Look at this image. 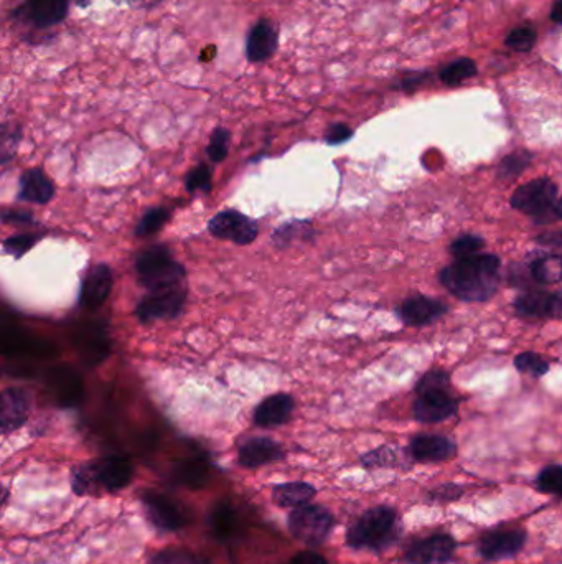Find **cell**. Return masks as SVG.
Returning <instances> with one entry per match:
<instances>
[{
  "label": "cell",
  "mask_w": 562,
  "mask_h": 564,
  "mask_svg": "<svg viewBox=\"0 0 562 564\" xmlns=\"http://www.w3.org/2000/svg\"><path fill=\"white\" fill-rule=\"evenodd\" d=\"M500 266V259L493 254L457 259L442 271V286L462 301H487L497 292Z\"/></svg>",
  "instance_id": "obj_1"
},
{
  "label": "cell",
  "mask_w": 562,
  "mask_h": 564,
  "mask_svg": "<svg viewBox=\"0 0 562 564\" xmlns=\"http://www.w3.org/2000/svg\"><path fill=\"white\" fill-rule=\"evenodd\" d=\"M132 472L126 457H103L71 470V487L76 495L114 494L131 484Z\"/></svg>",
  "instance_id": "obj_2"
},
{
  "label": "cell",
  "mask_w": 562,
  "mask_h": 564,
  "mask_svg": "<svg viewBox=\"0 0 562 564\" xmlns=\"http://www.w3.org/2000/svg\"><path fill=\"white\" fill-rule=\"evenodd\" d=\"M399 535L398 512L380 505L361 513L348 527L347 545L356 551H383L393 545Z\"/></svg>",
  "instance_id": "obj_3"
},
{
  "label": "cell",
  "mask_w": 562,
  "mask_h": 564,
  "mask_svg": "<svg viewBox=\"0 0 562 564\" xmlns=\"http://www.w3.org/2000/svg\"><path fill=\"white\" fill-rule=\"evenodd\" d=\"M136 273L139 284L147 291H160L169 287L183 286L187 271L172 258L169 248L164 245L150 246L136 259Z\"/></svg>",
  "instance_id": "obj_4"
},
{
  "label": "cell",
  "mask_w": 562,
  "mask_h": 564,
  "mask_svg": "<svg viewBox=\"0 0 562 564\" xmlns=\"http://www.w3.org/2000/svg\"><path fill=\"white\" fill-rule=\"evenodd\" d=\"M289 532L300 543L315 548L324 545L335 527V517L322 505L307 503L304 507L294 508L287 517Z\"/></svg>",
  "instance_id": "obj_5"
},
{
  "label": "cell",
  "mask_w": 562,
  "mask_h": 564,
  "mask_svg": "<svg viewBox=\"0 0 562 564\" xmlns=\"http://www.w3.org/2000/svg\"><path fill=\"white\" fill-rule=\"evenodd\" d=\"M187 301V287H169L152 291L137 304L136 315L144 324L155 320L175 319Z\"/></svg>",
  "instance_id": "obj_6"
},
{
  "label": "cell",
  "mask_w": 562,
  "mask_h": 564,
  "mask_svg": "<svg viewBox=\"0 0 562 564\" xmlns=\"http://www.w3.org/2000/svg\"><path fill=\"white\" fill-rule=\"evenodd\" d=\"M70 2L71 0H24L14 10L12 17L32 29H52L66 19Z\"/></svg>",
  "instance_id": "obj_7"
},
{
  "label": "cell",
  "mask_w": 562,
  "mask_h": 564,
  "mask_svg": "<svg viewBox=\"0 0 562 564\" xmlns=\"http://www.w3.org/2000/svg\"><path fill=\"white\" fill-rule=\"evenodd\" d=\"M208 231L218 240L233 241L236 245L246 246L258 238L259 228L258 223L246 217L244 213L225 210L211 218Z\"/></svg>",
  "instance_id": "obj_8"
},
{
  "label": "cell",
  "mask_w": 562,
  "mask_h": 564,
  "mask_svg": "<svg viewBox=\"0 0 562 564\" xmlns=\"http://www.w3.org/2000/svg\"><path fill=\"white\" fill-rule=\"evenodd\" d=\"M556 195H558V187L554 182L543 177L521 185L513 193L511 205L531 217H543L544 213H548L549 208L553 207Z\"/></svg>",
  "instance_id": "obj_9"
},
{
  "label": "cell",
  "mask_w": 562,
  "mask_h": 564,
  "mask_svg": "<svg viewBox=\"0 0 562 564\" xmlns=\"http://www.w3.org/2000/svg\"><path fill=\"white\" fill-rule=\"evenodd\" d=\"M455 548L457 543L452 536L436 533L424 540L414 541L406 550L404 560L409 564H445L454 558Z\"/></svg>",
  "instance_id": "obj_10"
},
{
  "label": "cell",
  "mask_w": 562,
  "mask_h": 564,
  "mask_svg": "<svg viewBox=\"0 0 562 564\" xmlns=\"http://www.w3.org/2000/svg\"><path fill=\"white\" fill-rule=\"evenodd\" d=\"M32 393L25 388H5L0 401V426L9 434L22 428L32 411Z\"/></svg>",
  "instance_id": "obj_11"
},
{
  "label": "cell",
  "mask_w": 562,
  "mask_h": 564,
  "mask_svg": "<svg viewBox=\"0 0 562 564\" xmlns=\"http://www.w3.org/2000/svg\"><path fill=\"white\" fill-rule=\"evenodd\" d=\"M142 503H144L147 520L160 532H175L187 522L177 503L172 502L165 495L147 492Z\"/></svg>",
  "instance_id": "obj_12"
},
{
  "label": "cell",
  "mask_w": 562,
  "mask_h": 564,
  "mask_svg": "<svg viewBox=\"0 0 562 564\" xmlns=\"http://www.w3.org/2000/svg\"><path fill=\"white\" fill-rule=\"evenodd\" d=\"M526 543L525 530H502L483 536L478 553L483 560L502 561L518 555Z\"/></svg>",
  "instance_id": "obj_13"
},
{
  "label": "cell",
  "mask_w": 562,
  "mask_h": 564,
  "mask_svg": "<svg viewBox=\"0 0 562 564\" xmlns=\"http://www.w3.org/2000/svg\"><path fill=\"white\" fill-rule=\"evenodd\" d=\"M279 48V27L276 22L261 19L249 29L246 38V58L251 63H264L274 57Z\"/></svg>",
  "instance_id": "obj_14"
},
{
  "label": "cell",
  "mask_w": 562,
  "mask_h": 564,
  "mask_svg": "<svg viewBox=\"0 0 562 564\" xmlns=\"http://www.w3.org/2000/svg\"><path fill=\"white\" fill-rule=\"evenodd\" d=\"M286 452L279 442L271 438H249L238 447L239 466L244 469H259L284 459Z\"/></svg>",
  "instance_id": "obj_15"
},
{
  "label": "cell",
  "mask_w": 562,
  "mask_h": 564,
  "mask_svg": "<svg viewBox=\"0 0 562 564\" xmlns=\"http://www.w3.org/2000/svg\"><path fill=\"white\" fill-rule=\"evenodd\" d=\"M294 408L296 401L287 393L269 396L254 409V424L264 429L279 428L291 421Z\"/></svg>",
  "instance_id": "obj_16"
},
{
  "label": "cell",
  "mask_w": 562,
  "mask_h": 564,
  "mask_svg": "<svg viewBox=\"0 0 562 564\" xmlns=\"http://www.w3.org/2000/svg\"><path fill=\"white\" fill-rule=\"evenodd\" d=\"M113 289V273L108 264H98L89 269L83 286H81L80 302L86 309H98L108 301L109 294Z\"/></svg>",
  "instance_id": "obj_17"
},
{
  "label": "cell",
  "mask_w": 562,
  "mask_h": 564,
  "mask_svg": "<svg viewBox=\"0 0 562 564\" xmlns=\"http://www.w3.org/2000/svg\"><path fill=\"white\" fill-rule=\"evenodd\" d=\"M459 409V403L447 391L421 395L414 403V418L421 423H441L450 416H454Z\"/></svg>",
  "instance_id": "obj_18"
},
{
  "label": "cell",
  "mask_w": 562,
  "mask_h": 564,
  "mask_svg": "<svg viewBox=\"0 0 562 564\" xmlns=\"http://www.w3.org/2000/svg\"><path fill=\"white\" fill-rule=\"evenodd\" d=\"M409 452L417 462H445L457 454V444L444 436L422 434L413 439Z\"/></svg>",
  "instance_id": "obj_19"
},
{
  "label": "cell",
  "mask_w": 562,
  "mask_h": 564,
  "mask_svg": "<svg viewBox=\"0 0 562 564\" xmlns=\"http://www.w3.org/2000/svg\"><path fill=\"white\" fill-rule=\"evenodd\" d=\"M447 311L442 302L429 297L417 296L399 306V317L408 325H426L439 319Z\"/></svg>",
  "instance_id": "obj_20"
},
{
  "label": "cell",
  "mask_w": 562,
  "mask_h": 564,
  "mask_svg": "<svg viewBox=\"0 0 562 564\" xmlns=\"http://www.w3.org/2000/svg\"><path fill=\"white\" fill-rule=\"evenodd\" d=\"M53 195H55V188H53L52 180L48 179V175L42 169L27 170L20 177V200L45 205L52 200Z\"/></svg>",
  "instance_id": "obj_21"
},
{
  "label": "cell",
  "mask_w": 562,
  "mask_h": 564,
  "mask_svg": "<svg viewBox=\"0 0 562 564\" xmlns=\"http://www.w3.org/2000/svg\"><path fill=\"white\" fill-rule=\"evenodd\" d=\"M516 312L530 319H544L558 315L556 294L543 291H530L521 294L515 302Z\"/></svg>",
  "instance_id": "obj_22"
},
{
  "label": "cell",
  "mask_w": 562,
  "mask_h": 564,
  "mask_svg": "<svg viewBox=\"0 0 562 564\" xmlns=\"http://www.w3.org/2000/svg\"><path fill=\"white\" fill-rule=\"evenodd\" d=\"M317 495L314 485L307 482H287V484L274 485L272 500L277 507L299 508L304 507Z\"/></svg>",
  "instance_id": "obj_23"
},
{
  "label": "cell",
  "mask_w": 562,
  "mask_h": 564,
  "mask_svg": "<svg viewBox=\"0 0 562 564\" xmlns=\"http://www.w3.org/2000/svg\"><path fill=\"white\" fill-rule=\"evenodd\" d=\"M531 276L541 284H556L562 281V254H546L531 266Z\"/></svg>",
  "instance_id": "obj_24"
},
{
  "label": "cell",
  "mask_w": 562,
  "mask_h": 564,
  "mask_svg": "<svg viewBox=\"0 0 562 564\" xmlns=\"http://www.w3.org/2000/svg\"><path fill=\"white\" fill-rule=\"evenodd\" d=\"M475 73H477V65H475L474 60L460 58V60H455V62L442 68L439 78L444 81L445 85L457 86L470 80L472 76H475Z\"/></svg>",
  "instance_id": "obj_25"
},
{
  "label": "cell",
  "mask_w": 562,
  "mask_h": 564,
  "mask_svg": "<svg viewBox=\"0 0 562 564\" xmlns=\"http://www.w3.org/2000/svg\"><path fill=\"white\" fill-rule=\"evenodd\" d=\"M170 212L164 207H155L147 210L144 215H142L141 220L136 226V235L141 236H152L157 233V231L164 228L165 223L169 221Z\"/></svg>",
  "instance_id": "obj_26"
},
{
  "label": "cell",
  "mask_w": 562,
  "mask_h": 564,
  "mask_svg": "<svg viewBox=\"0 0 562 564\" xmlns=\"http://www.w3.org/2000/svg\"><path fill=\"white\" fill-rule=\"evenodd\" d=\"M531 156L530 152L518 151L511 156L505 157L500 164V169H498V177L502 179H516L521 172H525L526 167L530 165Z\"/></svg>",
  "instance_id": "obj_27"
},
{
  "label": "cell",
  "mask_w": 562,
  "mask_h": 564,
  "mask_svg": "<svg viewBox=\"0 0 562 564\" xmlns=\"http://www.w3.org/2000/svg\"><path fill=\"white\" fill-rule=\"evenodd\" d=\"M536 487L543 494L562 495V466L544 467L536 479Z\"/></svg>",
  "instance_id": "obj_28"
},
{
  "label": "cell",
  "mask_w": 562,
  "mask_h": 564,
  "mask_svg": "<svg viewBox=\"0 0 562 564\" xmlns=\"http://www.w3.org/2000/svg\"><path fill=\"white\" fill-rule=\"evenodd\" d=\"M538 33L530 25H521L518 29L511 30L506 37V47L515 50V52H530L536 43Z\"/></svg>",
  "instance_id": "obj_29"
},
{
  "label": "cell",
  "mask_w": 562,
  "mask_h": 564,
  "mask_svg": "<svg viewBox=\"0 0 562 564\" xmlns=\"http://www.w3.org/2000/svg\"><path fill=\"white\" fill-rule=\"evenodd\" d=\"M231 134L225 127H218L213 131L210 137V144L207 147V154L211 162L220 164L221 160H225L230 151Z\"/></svg>",
  "instance_id": "obj_30"
},
{
  "label": "cell",
  "mask_w": 562,
  "mask_h": 564,
  "mask_svg": "<svg viewBox=\"0 0 562 564\" xmlns=\"http://www.w3.org/2000/svg\"><path fill=\"white\" fill-rule=\"evenodd\" d=\"M450 380L447 373L442 370H432L422 376L421 381L417 383V395H429V393H442L449 388Z\"/></svg>",
  "instance_id": "obj_31"
},
{
  "label": "cell",
  "mask_w": 562,
  "mask_h": 564,
  "mask_svg": "<svg viewBox=\"0 0 562 564\" xmlns=\"http://www.w3.org/2000/svg\"><path fill=\"white\" fill-rule=\"evenodd\" d=\"M149 564H200L197 556L182 548H165L157 551L149 560Z\"/></svg>",
  "instance_id": "obj_32"
},
{
  "label": "cell",
  "mask_w": 562,
  "mask_h": 564,
  "mask_svg": "<svg viewBox=\"0 0 562 564\" xmlns=\"http://www.w3.org/2000/svg\"><path fill=\"white\" fill-rule=\"evenodd\" d=\"M515 367L518 372L530 373L533 376H543L549 370V363L544 358L539 357L538 353H521L515 358Z\"/></svg>",
  "instance_id": "obj_33"
},
{
  "label": "cell",
  "mask_w": 562,
  "mask_h": 564,
  "mask_svg": "<svg viewBox=\"0 0 562 564\" xmlns=\"http://www.w3.org/2000/svg\"><path fill=\"white\" fill-rule=\"evenodd\" d=\"M483 245H485V241L480 236L465 235L460 236L452 243L450 251L457 259L470 258V256H475L478 251L482 250Z\"/></svg>",
  "instance_id": "obj_34"
},
{
  "label": "cell",
  "mask_w": 562,
  "mask_h": 564,
  "mask_svg": "<svg viewBox=\"0 0 562 564\" xmlns=\"http://www.w3.org/2000/svg\"><path fill=\"white\" fill-rule=\"evenodd\" d=\"M38 240H40V235H37V233H24V235L12 236L9 240H5L4 251L19 259L27 251L32 250L33 246L37 245Z\"/></svg>",
  "instance_id": "obj_35"
},
{
  "label": "cell",
  "mask_w": 562,
  "mask_h": 564,
  "mask_svg": "<svg viewBox=\"0 0 562 564\" xmlns=\"http://www.w3.org/2000/svg\"><path fill=\"white\" fill-rule=\"evenodd\" d=\"M185 185H187V190L190 193L197 192V190H202V192L208 193L211 190V170L207 164H200L195 167V169L187 175V180H185Z\"/></svg>",
  "instance_id": "obj_36"
},
{
  "label": "cell",
  "mask_w": 562,
  "mask_h": 564,
  "mask_svg": "<svg viewBox=\"0 0 562 564\" xmlns=\"http://www.w3.org/2000/svg\"><path fill=\"white\" fill-rule=\"evenodd\" d=\"M361 462L365 467H389L396 464V454L391 447H380L376 451H371L366 456L361 457Z\"/></svg>",
  "instance_id": "obj_37"
},
{
  "label": "cell",
  "mask_w": 562,
  "mask_h": 564,
  "mask_svg": "<svg viewBox=\"0 0 562 564\" xmlns=\"http://www.w3.org/2000/svg\"><path fill=\"white\" fill-rule=\"evenodd\" d=\"M353 131L347 124H332V126L328 127L327 134H325V141L330 146H338V144H343V142H347L348 139H352Z\"/></svg>",
  "instance_id": "obj_38"
},
{
  "label": "cell",
  "mask_w": 562,
  "mask_h": 564,
  "mask_svg": "<svg viewBox=\"0 0 562 564\" xmlns=\"http://www.w3.org/2000/svg\"><path fill=\"white\" fill-rule=\"evenodd\" d=\"M462 494H464V490L460 489L459 485H441L434 492H431V499L441 500V502L442 500L444 502H454Z\"/></svg>",
  "instance_id": "obj_39"
},
{
  "label": "cell",
  "mask_w": 562,
  "mask_h": 564,
  "mask_svg": "<svg viewBox=\"0 0 562 564\" xmlns=\"http://www.w3.org/2000/svg\"><path fill=\"white\" fill-rule=\"evenodd\" d=\"M289 564H327L325 558L317 555V553H310V551H305V553H300L296 558H292Z\"/></svg>",
  "instance_id": "obj_40"
},
{
  "label": "cell",
  "mask_w": 562,
  "mask_h": 564,
  "mask_svg": "<svg viewBox=\"0 0 562 564\" xmlns=\"http://www.w3.org/2000/svg\"><path fill=\"white\" fill-rule=\"evenodd\" d=\"M536 243L544 246H562V230L543 233L536 238Z\"/></svg>",
  "instance_id": "obj_41"
},
{
  "label": "cell",
  "mask_w": 562,
  "mask_h": 564,
  "mask_svg": "<svg viewBox=\"0 0 562 564\" xmlns=\"http://www.w3.org/2000/svg\"><path fill=\"white\" fill-rule=\"evenodd\" d=\"M427 80V73H413V75L408 76V78H403L401 81V88L404 90L413 91L414 88L424 83Z\"/></svg>",
  "instance_id": "obj_42"
},
{
  "label": "cell",
  "mask_w": 562,
  "mask_h": 564,
  "mask_svg": "<svg viewBox=\"0 0 562 564\" xmlns=\"http://www.w3.org/2000/svg\"><path fill=\"white\" fill-rule=\"evenodd\" d=\"M4 221L7 223H32V217H30V213L25 212H12V213H4Z\"/></svg>",
  "instance_id": "obj_43"
},
{
  "label": "cell",
  "mask_w": 562,
  "mask_h": 564,
  "mask_svg": "<svg viewBox=\"0 0 562 564\" xmlns=\"http://www.w3.org/2000/svg\"><path fill=\"white\" fill-rule=\"evenodd\" d=\"M551 20L556 24L562 25V0H556L551 10Z\"/></svg>",
  "instance_id": "obj_44"
},
{
  "label": "cell",
  "mask_w": 562,
  "mask_h": 564,
  "mask_svg": "<svg viewBox=\"0 0 562 564\" xmlns=\"http://www.w3.org/2000/svg\"><path fill=\"white\" fill-rule=\"evenodd\" d=\"M554 215L558 218H562V197L558 200V203H554Z\"/></svg>",
  "instance_id": "obj_45"
},
{
  "label": "cell",
  "mask_w": 562,
  "mask_h": 564,
  "mask_svg": "<svg viewBox=\"0 0 562 564\" xmlns=\"http://www.w3.org/2000/svg\"><path fill=\"white\" fill-rule=\"evenodd\" d=\"M556 299H558V315L562 314V291L556 294Z\"/></svg>",
  "instance_id": "obj_46"
}]
</instances>
